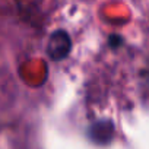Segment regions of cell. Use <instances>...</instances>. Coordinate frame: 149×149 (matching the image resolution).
<instances>
[{"label":"cell","instance_id":"1","mask_svg":"<svg viewBox=\"0 0 149 149\" xmlns=\"http://www.w3.org/2000/svg\"><path fill=\"white\" fill-rule=\"evenodd\" d=\"M70 47H72V41H70L69 34L63 29H57V31L51 32V35L48 37L45 51L51 60L60 61L67 57Z\"/></svg>","mask_w":149,"mask_h":149}]
</instances>
